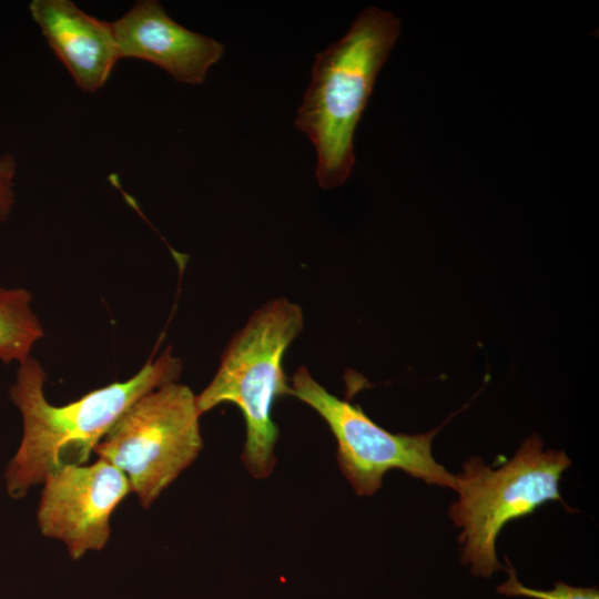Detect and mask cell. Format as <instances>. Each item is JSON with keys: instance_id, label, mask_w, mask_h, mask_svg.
<instances>
[{"instance_id": "obj_5", "label": "cell", "mask_w": 599, "mask_h": 599, "mask_svg": "<svg viewBox=\"0 0 599 599\" xmlns=\"http://www.w3.org/2000/svg\"><path fill=\"white\" fill-rule=\"evenodd\" d=\"M200 417L193 392L167 383L134 402L94 451L125 475L131 491L149 508L200 454Z\"/></svg>"}, {"instance_id": "obj_1", "label": "cell", "mask_w": 599, "mask_h": 599, "mask_svg": "<svg viewBox=\"0 0 599 599\" xmlns=\"http://www.w3.org/2000/svg\"><path fill=\"white\" fill-rule=\"evenodd\" d=\"M181 362L170 351L148 363L131 378L92 390L63 406L50 404L47 375L30 357L19 365L9 389L22 416V438L7 466L4 480L12 498L24 497L53 470L84 465L119 417L140 397L175 382Z\"/></svg>"}, {"instance_id": "obj_12", "label": "cell", "mask_w": 599, "mask_h": 599, "mask_svg": "<svg viewBox=\"0 0 599 599\" xmlns=\"http://www.w3.org/2000/svg\"><path fill=\"white\" fill-rule=\"evenodd\" d=\"M17 163L12 154L0 156V222L7 221L16 202Z\"/></svg>"}, {"instance_id": "obj_3", "label": "cell", "mask_w": 599, "mask_h": 599, "mask_svg": "<svg viewBox=\"0 0 599 599\" xmlns=\"http://www.w3.org/2000/svg\"><path fill=\"white\" fill-rule=\"evenodd\" d=\"M304 326L302 308L287 298L268 301L231 338L210 384L196 396L202 414L229 402L242 412L245 444L242 459L257 479L273 471L278 429L272 418L276 398L291 395L284 355Z\"/></svg>"}, {"instance_id": "obj_9", "label": "cell", "mask_w": 599, "mask_h": 599, "mask_svg": "<svg viewBox=\"0 0 599 599\" xmlns=\"http://www.w3.org/2000/svg\"><path fill=\"white\" fill-rule=\"evenodd\" d=\"M29 11L75 85L88 93L100 90L121 59L112 22L70 0H32Z\"/></svg>"}, {"instance_id": "obj_8", "label": "cell", "mask_w": 599, "mask_h": 599, "mask_svg": "<svg viewBox=\"0 0 599 599\" xmlns=\"http://www.w3.org/2000/svg\"><path fill=\"white\" fill-rule=\"evenodd\" d=\"M120 58L148 61L184 84H203L224 45L184 28L155 0H140L112 22Z\"/></svg>"}, {"instance_id": "obj_2", "label": "cell", "mask_w": 599, "mask_h": 599, "mask_svg": "<svg viewBox=\"0 0 599 599\" xmlns=\"http://www.w3.org/2000/svg\"><path fill=\"white\" fill-rule=\"evenodd\" d=\"M399 33L394 13L368 7L341 39L315 55L294 123L316 150L315 177L325 190L342 185L352 173L355 130Z\"/></svg>"}, {"instance_id": "obj_10", "label": "cell", "mask_w": 599, "mask_h": 599, "mask_svg": "<svg viewBox=\"0 0 599 599\" xmlns=\"http://www.w3.org/2000/svg\"><path fill=\"white\" fill-rule=\"evenodd\" d=\"M42 336L31 293L20 287H0V359L7 364L24 363Z\"/></svg>"}, {"instance_id": "obj_7", "label": "cell", "mask_w": 599, "mask_h": 599, "mask_svg": "<svg viewBox=\"0 0 599 599\" xmlns=\"http://www.w3.org/2000/svg\"><path fill=\"white\" fill-rule=\"evenodd\" d=\"M42 484L38 526L44 536L63 542L73 559L105 546L112 512L132 493L125 475L101 458L55 469Z\"/></svg>"}, {"instance_id": "obj_11", "label": "cell", "mask_w": 599, "mask_h": 599, "mask_svg": "<svg viewBox=\"0 0 599 599\" xmlns=\"http://www.w3.org/2000/svg\"><path fill=\"white\" fill-rule=\"evenodd\" d=\"M509 578L497 588L506 596H520L534 599H599L597 587H572L562 581L555 583L551 590H538L524 586L516 577V570L509 566Z\"/></svg>"}, {"instance_id": "obj_4", "label": "cell", "mask_w": 599, "mask_h": 599, "mask_svg": "<svg viewBox=\"0 0 599 599\" xmlns=\"http://www.w3.org/2000/svg\"><path fill=\"white\" fill-rule=\"evenodd\" d=\"M571 465L561 450H545L536 434L528 437L502 466L493 469L470 458L456 476L458 500L449 517L461 528V561L474 576L489 578L502 569L496 540L511 520L532 514L548 501H562L559 483Z\"/></svg>"}, {"instance_id": "obj_6", "label": "cell", "mask_w": 599, "mask_h": 599, "mask_svg": "<svg viewBox=\"0 0 599 599\" xmlns=\"http://www.w3.org/2000/svg\"><path fill=\"white\" fill-rule=\"evenodd\" d=\"M291 396L313 408L337 441L336 457L343 475L359 496L374 495L384 475L399 469L430 485L455 490L456 476L438 464L432 443L439 428L424 434H394L348 400L331 394L301 366L291 379Z\"/></svg>"}]
</instances>
